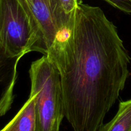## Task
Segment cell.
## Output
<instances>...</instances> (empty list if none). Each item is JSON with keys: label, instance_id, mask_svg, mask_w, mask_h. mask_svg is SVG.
<instances>
[{"label": "cell", "instance_id": "cell-8", "mask_svg": "<svg viewBox=\"0 0 131 131\" xmlns=\"http://www.w3.org/2000/svg\"><path fill=\"white\" fill-rule=\"evenodd\" d=\"M11 59H8L0 53V81H1L3 78L4 69L5 65L7 63V61ZM14 60V59H13ZM16 78H13L12 80L8 84L5 92L1 95L0 98V116L5 115L11 107L12 103L13 102V90L15 84Z\"/></svg>", "mask_w": 131, "mask_h": 131}, {"label": "cell", "instance_id": "cell-2", "mask_svg": "<svg viewBox=\"0 0 131 131\" xmlns=\"http://www.w3.org/2000/svg\"><path fill=\"white\" fill-rule=\"evenodd\" d=\"M30 94L34 96L37 131H60L64 116L60 73L46 55L32 62Z\"/></svg>", "mask_w": 131, "mask_h": 131}, {"label": "cell", "instance_id": "cell-1", "mask_svg": "<svg viewBox=\"0 0 131 131\" xmlns=\"http://www.w3.org/2000/svg\"><path fill=\"white\" fill-rule=\"evenodd\" d=\"M46 56L60 75L64 116L74 131H100L124 89L130 58L117 28L98 6L80 4Z\"/></svg>", "mask_w": 131, "mask_h": 131}, {"label": "cell", "instance_id": "cell-4", "mask_svg": "<svg viewBox=\"0 0 131 131\" xmlns=\"http://www.w3.org/2000/svg\"><path fill=\"white\" fill-rule=\"evenodd\" d=\"M34 20L42 40L43 55L60 35L57 12L54 0H19Z\"/></svg>", "mask_w": 131, "mask_h": 131}, {"label": "cell", "instance_id": "cell-7", "mask_svg": "<svg viewBox=\"0 0 131 131\" xmlns=\"http://www.w3.org/2000/svg\"><path fill=\"white\" fill-rule=\"evenodd\" d=\"M100 131H131V99L120 102L115 116Z\"/></svg>", "mask_w": 131, "mask_h": 131}, {"label": "cell", "instance_id": "cell-6", "mask_svg": "<svg viewBox=\"0 0 131 131\" xmlns=\"http://www.w3.org/2000/svg\"><path fill=\"white\" fill-rule=\"evenodd\" d=\"M58 19L60 34L69 29L82 0H54Z\"/></svg>", "mask_w": 131, "mask_h": 131}, {"label": "cell", "instance_id": "cell-5", "mask_svg": "<svg viewBox=\"0 0 131 131\" xmlns=\"http://www.w3.org/2000/svg\"><path fill=\"white\" fill-rule=\"evenodd\" d=\"M0 131H37L34 96L29 97L14 118Z\"/></svg>", "mask_w": 131, "mask_h": 131}, {"label": "cell", "instance_id": "cell-3", "mask_svg": "<svg viewBox=\"0 0 131 131\" xmlns=\"http://www.w3.org/2000/svg\"><path fill=\"white\" fill-rule=\"evenodd\" d=\"M31 51L44 53L30 14L19 0H0V53L13 60Z\"/></svg>", "mask_w": 131, "mask_h": 131}, {"label": "cell", "instance_id": "cell-9", "mask_svg": "<svg viewBox=\"0 0 131 131\" xmlns=\"http://www.w3.org/2000/svg\"><path fill=\"white\" fill-rule=\"evenodd\" d=\"M116 8L131 14V0H104Z\"/></svg>", "mask_w": 131, "mask_h": 131}]
</instances>
